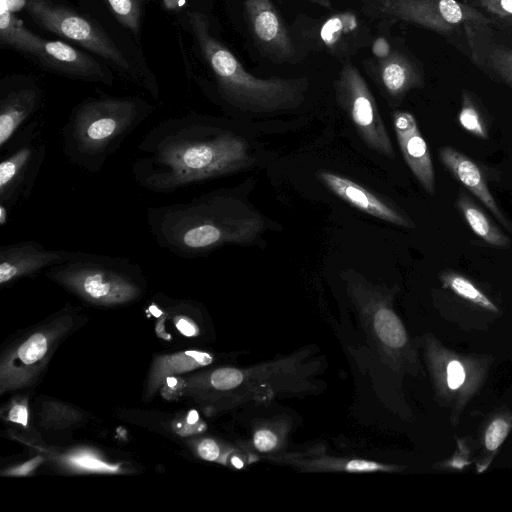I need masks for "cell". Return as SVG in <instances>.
<instances>
[{
	"label": "cell",
	"mask_w": 512,
	"mask_h": 512,
	"mask_svg": "<svg viewBox=\"0 0 512 512\" xmlns=\"http://www.w3.org/2000/svg\"><path fill=\"white\" fill-rule=\"evenodd\" d=\"M133 165L136 180L155 192L237 172L252 165L247 142L236 134L188 120L155 128Z\"/></svg>",
	"instance_id": "6da1fadb"
},
{
	"label": "cell",
	"mask_w": 512,
	"mask_h": 512,
	"mask_svg": "<svg viewBox=\"0 0 512 512\" xmlns=\"http://www.w3.org/2000/svg\"><path fill=\"white\" fill-rule=\"evenodd\" d=\"M148 222L159 245L182 257L197 256L221 245L250 243L264 228L259 214L225 195L152 208Z\"/></svg>",
	"instance_id": "7a4b0ae2"
},
{
	"label": "cell",
	"mask_w": 512,
	"mask_h": 512,
	"mask_svg": "<svg viewBox=\"0 0 512 512\" xmlns=\"http://www.w3.org/2000/svg\"><path fill=\"white\" fill-rule=\"evenodd\" d=\"M314 354L305 348L247 367H220L204 378L203 388L222 408L316 393L322 384L316 377L324 368V360Z\"/></svg>",
	"instance_id": "3957f363"
},
{
	"label": "cell",
	"mask_w": 512,
	"mask_h": 512,
	"mask_svg": "<svg viewBox=\"0 0 512 512\" xmlns=\"http://www.w3.org/2000/svg\"><path fill=\"white\" fill-rule=\"evenodd\" d=\"M187 16L201 53L215 75L219 93L229 104L244 111L270 113L293 109L302 102L307 79L255 77L211 35L204 14L194 11Z\"/></svg>",
	"instance_id": "277c9868"
},
{
	"label": "cell",
	"mask_w": 512,
	"mask_h": 512,
	"mask_svg": "<svg viewBox=\"0 0 512 512\" xmlns=\"http://www.w3.org/2000/svg\"><path fill=\"white\" fill-rule=\"evenodd\" d=\"M144 117V107L135 99L85 101L63 129L64 151L75 164L98 171Z\"/></svg>",
	"instance_id": "5b68a950"
},
{
	"label": "cell",
	"mask_w": 512,
	"mask_h": 512,
	"mask_svg": "<svg viewBox=\"0 0 512 512\" xmlns=\"http://www.w3.org/2000/svg\"><path fill=\"white\" fill-rule=\"evenodd\" d=\"M47 276L85 301L113 306L137 299L141 288L136 280V267L128 260L76 252L51 267Z\"/></svg>",
	"instance_id": "8992f818"
},
{
	"label": "cell",
	"mask_w": 512,
	"mask_h": 512,
	"mask_svg": "<svg viewBox=\"0 0 512 512\" xmlns=\"http://www.w3.org/2000/svg\"><path fill=\"white\" fill-rule=\"evenodd\" d=\"M379 12L436 32L467 56L476 36L493 34L487 19L459 0H384Z\"/></svg>",
	"instance_id": "52a82bcc"
},
{
	"label": "cell",
	"mask_w": 512,
	"mask_h": 512,
	"mask_svg": "<svg viewBox=\"0 0 512 512\" xmlns=\"http://www.w3.org/2000/svg\"><path fill=\"white\" fill-rule=\"evenodd\" d=\"M347 289L369 344L383 364L399 369L409 341L391 297L384 289L363 279L350 280Z\"/></svg>",
	"instance_id": "ba28073f"
},
{
	"label": "cell",
	"mask_w": 512,
	"mask_h": 512,
	"mask_svg": "<svg viewBox=\"0 0 512 512\" xmlns=\"http://www.w3.org/2000/svg\"><path fill=\"white\" fill-rule=\"evenodd\" d=\"M25 9L42 28L78 43L125 72L130 65L111 38L95 23L50 0H26Z\"/></svg>",
	"instance_id": "9c48e42d"
},
{
	"label": "cell",
	"mask_w": 512,
	"mask_h": 512,
	"mask_svg": "<svg viewBox=\"0 0 512 512\" xmlns=\"http://www.w3.org/2000/svg\"><path fill=\"white\" fill-rule=\"evenodd\" d=\"M337 97L367 146L394 159L393 145L375 99L358 69L351 63L345 64L341 70Z\"/></svg>",
	"instance_id": "30bf717a"
},
{
	"label": "cell",
	"mask_w": 512,
	"mask_h": 512,
	"mask_svg": "<svg viewBox=\"0 0 512 512\" xmlns=\"http://www.w3.org/2000/svg\"><path fill=\"white\" fill-rule=\"evenodd\" d=\"M67 317L38 329L11 349L1 360L0 392L29 385L47 364L58 340L69 329Z\"/></svg>",
	"instance_id": "8fae6325"
},
{
	"label": "cell",
	"mask_w": 512,
	"mask_h": 512,
	"mask_svg": "<svg viewBox=\"0 0 512 512\" xmlns=\"http://www.w3.org/2000/svg\"><path fill=\"white\" fill-rule=\"evenodd\" d=\"M44 155L40 133L32 128L0 163V203L12 205L30 191Z\"/></svg>",
	"instance_id": "7c38bea8"
},
{
	"label": "cell",
	"mask_w": 512,
	"mask_h": 512,
	"mask_svg": "<svg viewBox=\"0 0 512 512\" xmlns=\"http://www.w3.org/2000/svg\"><path fill=\"white\" fill-rule=\"evenodd\" d=\"M76 252L48 250L41 244L28 241L3 245L0 248V284L33 275L71 259Z\"/></svg>",
	"instance_id": "4fadbf2b"
},
{
	"label": "cell",
	"mask_w": 512,
	"mask_h": 512,
	"mask_svg": "<svg viewBox=\"0 0 512 512\" xmlns=\"http://www.w3.org/2000/svg\"><path fill=\"white\" fill-rule=\"evenodd\" d=\"M274 463L293 467L301 472L374 473L394 472L398 466L373 460L327 455L323 448L306 451L280 452L266 457Z\"/></svg>",
	"instance_id": "5bb4252c"
},
{
	"label": "cell",
	"mask_w": 512,
	"mask_h": 512,
	"mask_svg": "<svg viewBox=\"0 0 512 512\" xmlns=\"http://www.w3.org/2000/svg\"><path fill=\"white\" fill-rule=\"evenodd\" d=\"M393 125L407 165L425 191L433 196L435 174L431 154L415 117L407 111H395Z\"/></svg>",
	"instance_id": "9a60e30c"
},
{
	"label": "cell",
	"mask_w": 512,
	"mask_h": 512,
	"mask_svg": "<svg viewBox=\"0 0 512 512\" xmlns=\"http://www.w3.org/2000/svg\"><path fill=\"white\" fill-rule=\"evenodd\" d=\"M317 175L335 195L357 209L394 225L413 226L409 218L356 182L328 171H318Z\"/></svg>",
	"instance_id": "2e32d148"
},
{
	"label": "cell",
	"mask_w": 512,
	"mask_h": 512,
	"mask_svg": "<svg viewBox=\"0 0 512 512\" xmlns=\"http://www.w3.org/2000/svg\"><path fill=\"white\" fill-rule=\"evenodd\" d=\"M48 68L88 81L111 83L106 70L93 57L61 41H44L36 57Z\"/></svg>",
	"instance_id": "e0dca14e"
},
{
	"label": "cell",
	"mask_w": 512,
	"mask_h": 512,
	"mask_svg": "<svg viewBox=\"0 0 512 512\" xmlns=\"http://www.w3.org/2000/svg\"><path fill=\"white\" fill-rule=\"evenodd\" d=\"M252 32L262 46L279 57H290L294 47L286 27L270 0H245Z\"/></svg>",
	"instance_id": "ac0fdd59"
},
{
	"label": "cell",
	"mask_w": 512,
	"mask_h": 512,
	"mask_svg": "<svg viewBox=\"0 0 512 512\" xmlns=\"http://www.w3.org/2000/svg\"><path fill=\"white\" fill-rule=\"evenodd\" d=\"M439 158L451 174L474 194L498 221L512 233V223L498 207L478 165L467 155L451 146L439 150Z\"/></svg>",
	"instance_id": "d6986e66"
},
{
	"label": "cell",
	"mask_w": 512,
	"mask_h": 512,
	"mask_svg": "<svg viewBox=\"0 0 512 512\" xmlns=\"http://www.w3.org/2000/svg\"><path fill=\"white\" fill-rule=\"evenodd\" d=\"M469 57L485 74L512 89V47L492 34L476 36Z\"/></svg>",
	"instance_id": "ffe728a7"
},
{
	"label": "cell",
	"mask_w": 512,
	"mask_h": 512,
	"mask_svg": "<svg viewBox=\"0 0 512 512\" xmlns=\"http://www.w3.org/2000/svg\"><path fill=\"white\" fill-rule=\"evenodd\" d=\"M40 93L34 88H22L0 99V148L12 140L19 127L35 112Z\"/></svg>",
	"instance_id": "44dd1931"
},
{
	"label": "cell",
	"mask_w": 512,
	"mask_h": 512,
	"mask_svg": "<svg viewBox=\"0 0 512 512\" xmlns=\"http://www.w3.org/2000/svg\"><path fill=\"white\" fill-rule=\"evenodd\" d=\"M213 360L210 353L199 350L159 356L154 361L149 374L147 396H153L165 384L168 377L208 366Z\"/></svg>",
	"instance_id": "7402d4cb"
},
{
	"label": "cell",
	"mask_w": 512,
	"mask_h": 512,
	"mask_svg": "<svg viewBox=\"0 0 512 512\" xmlns=\"http://www.w3.org/2000/svg\"><path fill=\"white\" fill-rule=\"evenodd\" d=\"M44 39L28 30L0 0V42L34 57L40 53Z\"/></svg>",
	"instance_id": "603a6c76"
},
{
	"label": "cell",
	"mask_w": 512,
	"mask_h": 512,
	"mask_svg": "<svg viewBox=\"0 0 512 512\" xmlns=\"http://www.w3.org/2000/svg\"><path fill=\"white\" fill-rule=\"evenodd\" d=\"M456 206L471 230L482 240L496 247L507 248L510 239L496 226L486 213L466 194L460 193Z\"/></svg>",
	"instance_id": "cb8c5ba5"
},
{
	"label": "cell",
	"mask_w": 512,
	"mask_h": 512,
	"mask_svg": "<svg viewBox=\"0 0 512 512\" xmlns=\"http://www.w3.org/2000/svg\"><path fill=\"white\" fill-rule=\"evenodd\" d=\"M472 7L489 22L493 36L512 43V0H459Z\"/></svg>",
	"instance_id": "d4e9b609"
},
{
	"label": "cell",
	"mask_w": 512,
	"mask_h": 512,
	"mask_svg": "<svg viewBox=\"0 0 512 512\" xmlns=\"http://www.w3.org/2000/svg\"><path fill=\"white\" fill-rule=\"evenodd\" d=\"M381 79L387 92L396 98L421 83V77L412 64L404 57L396 55L384 63Z\"/></svg>",
	"instance_id": "484cf974"
},
{
	"label": "cell",
	"mask_w": 512,
	"mask_h": 512,
	"mask_svg": "<svg viewBox=\"0 0 512 512\" xmlns=\"http://www.w3.org/2000/svg\"><path fill=\"white\" fill-rule=\"evenodd\" d=\"M290 424L283 418L260 421L253 428L251 445L263 454H276L284 448Z\"/></svg>",
	"instance_id": "4316f807"
},
{
	"label": "cell",
	"mask_w": 512,
	"mask_h": 512,
	"mask_svg": "<svg viewBox=\"0 0 512 512\" xmlns=\"http://www.w3.org/2000/svg\"><path fill=\"white\" fill-rule=\"evenodd\" d=\"M61 463L67 469L78 473L114 474L121 471L118 464L105 461L99 454L90 449H77L61 457Z\"/></svg>",
	"instance_id": "83f0119b"
},
{
	"label": "cell",
	"mask_w": 512,
	"mask_h": 512,
	"mask_svg": "<svg viewBox=\"0 0 512 512\" xmlns=\"http://www.w3.org/2000/svg\"><path fill=\"white\" fill-rule=\"evenodd\" d=\"M441 280L445 287L458 296L489 311H498L493 302L466 277L455 272H444L441 274Z\"/></svg>",
	"instance_id": "f1b7e54d"
},
{
	"label": "cell",
	"mask_w": 512,
	"mask_h": 512,
	"mask_svg": "<svg viewBox=\"0 0 512 512\" xmlns=\"http://www.w3.org/2000/svg\"><path fill=\"white\" fill-rule=\"evenodd\" d=\"M120 24L138 35L146 0H104Z\"/></svg>",
	"instance_id": "f546056e"
},
{
	"label": "cell",
	"mask_w": 512,
	"mask_h": 512,
	"mask_svg": "<svg viewBox=\"0 0 512 512\" xmlns=\"http://www.w3.org/2000/svg\"><path fill=\"white\" fill-rule=\"evenodd\" d=\"M458 121L461 127L467 132L486 139L488 132L481 112L476 105L473 96L466 90H463L461 96V109L458 114Z\"/></svg>",
	"instance_id": "4dcf8cb0"
},
{
	"label": "cell",
	"mask_w": 512,
	"mask_h": 512,
	"mask_svg": "<svg viewBox=\"0 0 512 512\" xmlns=\"http://www.w3.org/2000/svg\"><path fill=\"white\" fill-rule=\"evenodd\" d=\"M196 451L199 457L207 461H217L223 464L228 463V458L233 457L236 450L233 448H225L222 450L220 444L211 439L205 438L200 440L196 445Z\"/></svg>",
	"instance_id": "1f68e13d"
},
{
	"label": "cell",
	"mask_w": 512,
	"mask_h": 512,
	"mask_svg": "<svg viewBox=\"0 0 512 512\" xmlns=\"http://www.w3.org/2000/svg\"><path fill=\"white\" fill-rule=\"evenodd\" d=\"M510 430V424L503 418L493 420L485 433V446L488 450H496L505 440Z\"/></svg>",
	"instance_id": "d6a6232c"
},
{
	"label": "cell",
	"mask_w": 512,
	"mask_h": 512,
	"mask_svg": "<svg viewBox=\"0 0 512 512\" xmlns=\"http://www.w3.org/2000/svg\"><path fill=\"white\" fill-rule=\"evenodd\" d=\"M44 422L47 423H63V422H73L78 420V415L70 408H65L59 404H53L52 406H48L42 416Z\"/></svg>",
	"instance_id": "836d02e7"
},
{
	"label": "cell",
	"mask_w": 512,
	"mask_h": 512,
	"mask_svg": "<svg viewBox=\"0 0 512 512\" xmlns=\"http://www.w3.org/2000/svg\"><path fill=\"white\" fill-rule=\"evenodd\" d=\"M466 379L464 365L456 359L451 360L446 367V383L449 389L457 390Z\"/></svg>",
	"instance_id": "e575fe53"
},
{
	"label": "cell",
	"mask_w": 512,
	"mask_h": 512,
	"mask_svg": "<svg viewBox=\"0 0 512 512\" xmlns=\"http://www.w3.org/2000/svg\"><path fill=\"white\" fill-rule=\"evenodd\" d=\"M7 420L27 426L28 409L25 403H15L8 411Z\"/></svg>",
	"instance_id": "d590c367"
},
{
	"label": "cell",
	"mask_w": 512,
	"mask_h": 512,
	"mask_svg": "<svg viewBox=\"0 0 512 512\" xmlns=\"http://www.w3.org/2000/svg\"><path fill=\"white\" fill-rule=\"evenodd\" d=\"M177 329L185 336L192 337L199 334V329L193 320L186 316H178L175 318Z\"/></svg>",
	"instance_id": "8d00e7d4"
},
{
	"label": "cell",
	"mask_w": 512,
	"mask_h": 512,
	"mask_svg": "<svg viewBox=\"0 0 512 512\" xmlns=\"http://www.w3.org/2000/svg\"><path fill=\"white\" fill-rule=\"evenodd\" d=\"M42 462V458L40 456H37L25 463H23L20 466L13 467L11 469H8L5 474L7 475H14V476H23L27 475L31 471H33L40 463Z\"/></svg>",
	"instance_id": "74e56055"
},
{
	"label": "cell",
	"mask_w": 512,
	"mask_h": 512,
	"mask_svg": "<svg viewBox=\"0 0 512 512\" xmlns=\"http://www.w3.org/2000/svg\"><path fill=\"white\" fill-rule=\"evenodd\" d=\"M390 50V44L383 37L377 38L372 45V53L378 58H388Z\"/></svg>",
	"instance_id": "f35d334b"
},
{
	"label": "cell",
	"mask_w": 512,
	"mask_h": 512,
	"mask_svg": "<svg viewBox=\"0 0 512 512\" xmlns=\"http://www.w3.org/2000/svg\"><path fill=\"white\" fill-rule=\"evenodd\" d=\"M5 3L8 10L11 12H14L16 10L21 9L22 7H25L26 0H1Z\"/></svg>",
	"instance_id": "ab89813d"
},
{
	"label": "cell",
	"mask_w": 512,
	"mask_h": 512,
	"mask_svg": "<svg viewBox=\"0 0 512 512\" xmlns=\"http://www.w3.org/2000/svg\"><path fill=\"white\" fill-rule=\"evenodd\" d=\"M187 0H163V5L168 10H177L186 4Z\"/></svg>",
	"instance_id": "60d3db41"
},
{
	"label": "cell",
	"mask_w": 512,
	"mask_h": 512,
	"mask_svg": "<svg viewBox=\"0 0 512 512\" xmlns=\"http://www.w3.org/2000/svg\"><path fill=\"white\" fill-rule=\"evenodd\" d=\"M8 220V206L0 203V225L4 226Z\"/></svg>",
	"instance_id": "b9f144b4"
},
{
	"label": "cell",
	"mask_w": 512,
	"mask_h": 512,
	"mask_svg": "<svg viewBox=\"0 0 512 512\" xmlns=\"http://www.w3.org/2000/svg\"><path fill=\"white\" fill-rule=\"evenodd\" d=\"M187 420L190 425H195V423L198 421V414L195 411H191L187 417Z\"/></svg>",
	"instance_id": "7bdbcfd3"
},
{
	"label": "cell",
	"mask_w": 512,
	"mask_h": 512,
	"mask_svg": "<svg viewBox=\"0 0 512 512\" xmlns=\"http://www.w3.org/2000/svg\"><path fill=\"white\" fill-rule=\"evenodd\" d=\"M310 1L316 3L320 6H323L325 8H328V9L331 7V3L329 0H310Z\"/></svg>",
	"instance_id": "ee69618b"
}]
</instances>
